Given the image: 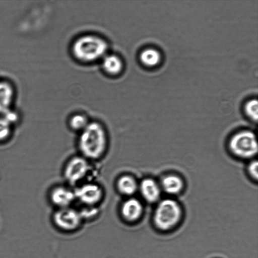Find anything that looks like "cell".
I'll return each mask as SVG.
<instances>
[{"label":"cell","instance_id":"cell-2","mask_svg":"<svg viewBox=\"0 0 258 258\" xmlns=\"http://www.w3.org/2000/svg\"><path fill=\"white\" fill-rule=\"evenodd\" d=\"M93 163L78 153L69 157L62 169L65 183L74 188L85 181L95 179Z\"/></svg>","mask_w":258,"mask_h":258},{"label":"cell","instance_id":"cell-4","mask_svg":"<svg viewBox=\"0 0 258 258\" xmlns=\"http://www.w3.org/2000/svg\"><path fill=\"white\" fill-rule=\"evenodd\" d=\"M74 188L76 203L80 206L99 207L105 198L103 186L95 179L85 181Z\"/></svg>","mask_w":258,"mask_h":258},{"label":"cell","instance_id":"cell-6","mask_svg":"<svg viewBox=\"0 0 258 258\" xmlns=\"http://www.w3.org/2000/svg\"><path fill=\"white\" fill-rule=\"evenodd\" d=\"M229 147L236 156L249 159L257 153V143L255 134L251 131L245 130L234 134L230 139Z\"/></svg>","mask_w":258,"mask_h":258},{"label":"cell","instance_id":"cell-20","mask_svg":"<svg viewBox=\"0 0 258 258\" xmlns=\"http://www.w3.org/2000/svg\"><path fill=\"white\" fill-rule=\"evenodd\" d=\"M3 116L11 124L15 122L17 119V116L15 112L10 110L3 114Z\"/></svg>","mask_w":258,"mask_h":258},{"label":"cell","instance_id":"cell-15","mask_svg":"<svg viewBox=\"0 0 258 258\" xmlns=\"http://www.w3.org/2000/svg\"><path fill=\"white\" fill-rule=\"evenodd\" d=\"M103 66L108 73L116 74L121 70L122 64L121 60L117 56L108 55L104 57Z\"/></svg>","mask_w":258,"mask_h":258},{"label":"cell","instance_id":"cell-19","mask_svg":"<svg viewBox=\"0 0 258 258\" xmlns=\"http://www.w3.org/2000/svg\"><path fill=\"white\" fill-rule=\"evenodd\" d=\"M248 172L251 177L257 180L258 177V164L257 160L251 162L248 166Z\"/></svg>","mask_w":258,"mask_h":258},{"label":"cell","instance_id":"cell-5","mask_svg":"<svg viewBox=\"0 0 258 258\" xmlns=\"http://www.w3.org/2000/svg\"><path fill=\"white\" fill-rule=\"evenodd\" d=\"M181 215V208L176 201L171 199H164L158 203L155 209L154 223L161 229H168L177 224Z\"/></svg>","mask_w":258,"mask_h":258},{"label":"cell","instance_id":"cell-18","mask_svg":"<svg viewBox=\"0 0 258 258\" xmlns=\"http://www.w3.org/2000/svg\"><path fill=\"white\" fill-rule=\"evenodd\" d=\"M11 132V123L4 117L0 118V140L6 139Z\"/></svg>","mask_w":258,"mask_h":258},{"label":"cell","instance_id":"cell-9","mask_svg":"<svg viewBox=\"0 0 258 258\" xmlns=\"http://www.w3.org/2000/svg\"><path fill=\"white\" fill-rule=\"evenodd\" d=\"M49 198L56 209L74 206L76 203L74 188L66 183L54 185L50 191Z\"/></svg>","mask_w":258,"mask_h":258},{"label":"cell","instance_id":"cell-1","mask_svg":"<svg viewBox=\"0 0 258 258\" xmlns=\"http://www.w3.org/2000/svg\"><path fill=\"white\" fill-rule=\"evenodd\" d=\"M76 146L78 154L95 162L106 155L109 137L106 126L98 120H91L86 127L77 134Z\"/></svg>","mask_w":258,"mask_h":258},{"label":"cell","instance_id":"cell-12","mask_svg":"<svg viewBox=\"0 0 258 258\" xmlns=\"http://www.w3.org/2000/svg\"><path fill=\"white\" fill-rule=\"evenodd\" d=\"M14 97V90L10 83L0 81V113L10 110Z\"/></svg>","mask_w":258,"mask_h":258},{"label":"cell","instance_id":"cell-10","mask_svg":"<svg viewBox=\"0 0 258 258\" xmlns=\"http://www.w3.org/2000/svg\"><path fill=\"white\" fill-rule=\"evenodd\" d=\"M139 180L132 173L124 172L120 174L114 181V188L122 198L136 196L138 194Z\"/></svg>","mask_w":258,"mask_h":258},{"label":"cell","instance_id":"cell-13","mask_svg":"<svg viewBox=\"0 0 258 258\" xmlns=\"http://www.w3.org/2000/svg\"><path fill=\"white\" fill-rule=\"evenodd\" d=\"M159 184L161 190L170 195L179 193L183 187V182L181 178L173 174L164 176Z\"/></svg>","mask_w":258,"mask_h":258},{"label":"cell","instance_id":"cell-16","mask_svg":"<svg viewBox=\"0 0 258 258\" xmlns=\"http://www.w3.org/2000/svg\"><path fill=\"white\" fill-rule=\"evenodd\" d=\"M140 59L142 63L149 67L157 64L160 61V53L154 49H147L143 50L141 55Z\"/></svg>","mask_w":258,"mask_h":258},{"label":"cell","instance_id":"cell-14","mask_svg":"<svg viewBox=\"0 0 258 258\" xmlns=\"http://www.w3.org/2000/svg\"><path fill=\"white\" fill-rule=\"evenodd\" d=\"M91 120L84 114L76 113L69 118L67 126L71 132L78 134L86 127Z\"/></svg>","mask_w":258,"mask_h":258},{"label":"cell","instance_id":"cell-8","mask_svg":"<svg viewBox=\"0 0 258 258\" xmlns=\"http://www.w3.org/2000/svg\"><path fill=\"white\" fill-rule=\"evenodd\" d=\"M143 202L136 196L123 198L118 206V212L125 223L133 224L138 221L144 213Z\"/></svg>","mask_w":258,"mask_h":258},{"label":"cell","instance_id":"cell-17","mask_svg":"<svg viewBox=\"0 0 258 258\" xmlns=\"http://www.w3.org/2000/svg\"><path fill=\"white\" fill-rule=\"evenodd\" d=\"M245 112L251 119L257 121L258 118V104L256 100H251L245 104Z\"/></svg>","mask_w":258,"mask_h":258},{"label":"cell","instance_id":"cell-11","mask_svg":"<svg viewBox=\"0 0 258 258\" xmlns=\"http://www.w3.org/2000/svg\"><path fill=\"white\" fill-rule=\"evenodd\" d=\"M161 190L160 184L151 177H146L139 180L138 194L143 202L154 203L158 202Z\"/></svg>","mask_w":258,"mask_h":258},{"label":"cell","instance_id":"cell-7","mask_svg":"<svg viewBox=\"0 0 258 258\" xmlns=\"http://www.w3.org/2000/svg\"><path fill=\"white\" fill-rule=\"evenodd\" d=\"M52 219L56 227L64 232L77 230L83 222L79 209L74 206L56 209Z\"/></svg>","mask_w":258,"mask_h":258},{"label":"cell","instance_id":"cell-3","mask_svg":"<svg viewBox=\"0 0 258 258\" xmlns=\"http://www.w3.org/2000/svg\"><path fill=\"white\" fill-rule=\"evenodd\" d=\"M107 49L106 42L95 36L86 35L76 41L73 46L75 57L83 61H94L104 56Z\"/></svg>","mask_w":258,"mask_h":258}]
</instances>
